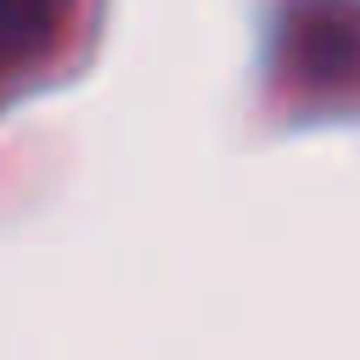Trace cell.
Segmentation results:
<instances>
[{
	"mask_svg": "<svg viewBox=\"0 0 360 360\" xmlns=\"http://www.w3.org/2000/svg\"><path fill=\"white\" fill-rule=\"evenodd\" d=\"M276 73L309 101L360 96V0H287L276 28Z\"/></svg>",
	"mask_w": 360,
	"mask_h": 360,
	"instance_id": "6da1fadb",
	"label": "cell"
},
{
	"mask_svg": "<svg viewBox=\"0 0 360 360\" xmlns=\"http://www.w3.org/2000/svg\"><path fill=\"white\" fill-rule=\"evenodd\" d=\"M68 22V0H0V79L39 62Z\"/></svg>",
	"mask_w": 360,
	"mask_h": 360,
	"instance_id": "7a4b0ae2",
	"label": "cell"
}]
</instances>
